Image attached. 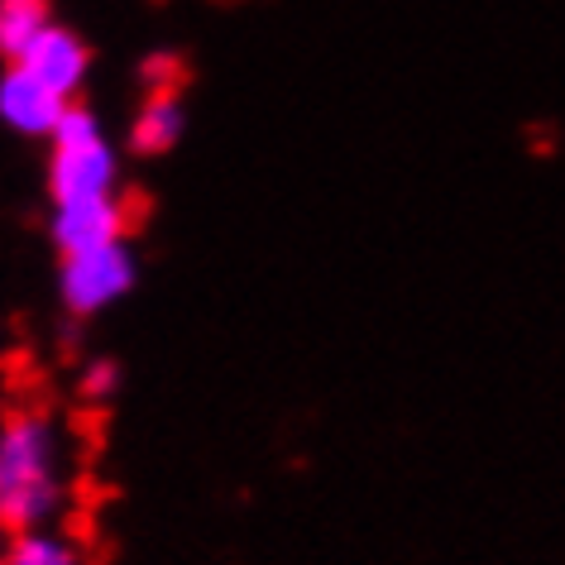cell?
I'll use <instances>...</instances> for the list:
<instances>
[{"instance_id": "cell-8", "label": "cell", "mask_w": 565, "mask_h": 565, "mask_svg": "<svg viewBox=\"0 0 565 565\" xmlns=\"http://www.w3.org/2000/svg\"><path fill=\"white\" fill-rule=\"evenodd\" d=\"M182 135V106L173 102V96H153V102L145 106V116L135 120V149L139 153H163L173 149Z\"/></svg>"}, {"instance_id": "cell-4", "label": "cell", "mask_w": 565, "mask_h": 565, "mask_svg": "<svg viewBox=\"0 0 565 565\" xmlns=\"http://www.w3.org/2000/svg\"><path fill=\"white\" fill-rule=\"evenodd\" d=\"M125 206L116 196H82V202H58V216H53V239H58L63 254H82V249H102L116 245L125 235Z\"/></svg>"}, {"instance_id": "cell-7", "label": "cell", "mask_w": 565, "mask_h": 565, "mask_svg": "<svg viewBox=\"0 0 565 565\" xmlns=\"http://www.w3.org/2000/svg\"><path fill=\"white\" fill-rule=\"evenodd\" d=\"M49 30H53V24H49V6H44V0H0V49H6L15 63Z\"/></svg>"}, {"instance_id": "cell-2", "label": "cell", "mask_w": 565, "mask_h": 565, "mask_svg": "<svg viewBox=\"0 0 565 565\" xmlns=\"http://www.w3.org/2000/svg\"><path fill=\"white\" fill-rule=\"evenodd\" d=\"M135 288V254L125 249V239L102 249H82L63 259V302L77 317L106 312L110 302H120Z\"/></svg>"}, {"instance_id": "cell-3", "label": "cell", "mask_w": 565, "mask_h": 565, "mask_svg": "<svg viewBox=\"0 0 565 565\" xmlns=\"http://www.w3.org/2000/svg\"><path fill=\"white\" fill-rule=\"evenodd\" d=\"M49 182H53V196L58 202H82V196H116V153L106 149L102 135L92 139H67L53 153V168H49Z\"/></svg>"}, {"instance_id": "cell-10", "label": "cell", "mask_w": 565, "mask_h": 565, "mask_svg": "<svg viewBox=\"0 0 565 565\" xmlns=\"http://www.w3.org/2000/svg\"><path fill=\"white\" fill-rule=\"evenodd\" d=\"M116 388V370L110 364H92V374H87V393L92 398H102V393Z\"/></svg>"}, {"instance_id": "cell-9", "label": "cell", "mask_w": 565, "mask_h": 565, "mask_svg": "<svg viewBox=\"0 0 565 565\" xmlns=\"http://www.w3.org/2000/svg\"><path fill=\"white\" fill-rule=\"evenodd\" d=\"M6 565H82L77 546L63 542V536H49V532H20V542L10 546Z\"/></svg>"}, {"instance_id": "cell-6", "label": "cell", "mask_w": 565, "mask_h": 565, "mask_svg": "<svg viewBox=\"0 0 565 565\" xmlns=\"http://www.w3.org/2000/svg\"><path fill=\"white\" fill-rule=\"evenodd\" d=\"M20 67H30L34 77H44L53 92L73 96L77 82L87 77V49H82V39H73L67 30H49L39 44L24 53Z\"/></svg>"}, {"instance_id": "cell-1", "label": "cell", "mask_w": 565, "mask_h": 565, "mask_svg": "<svg viewBox=\"0 0 565 565\" xmlns=\"http://www.w3.org/2000/svg\"><path fill=\"white\" fill-rule=\"evenodd\" d=\"M58 508V450L53 427L34 413H15L0 427V527L34 532Z\"/></svg>"}, {"instance_id": "cell-5", "label": "cell", "mask_w": 565, "mask_h": 565, "mask_svg": "<svg viewBox=\"0 0 565 565\" xmlns=\"http://www.w3.org/2000/svg\"><path fill=\"white\" fill-rule=\"evenodd\" d=\"M67 110V96L53 92L44 77H34L30 67H10V77L0 82V116L24 135H53V125Z\"/></svg>"}]
</instances>
